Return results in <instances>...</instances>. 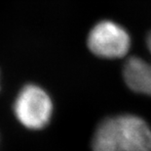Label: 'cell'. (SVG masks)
Returning a JSON list of instances; mask_svg holds the SVG:
<instances>
[{
	"mask_svg": "<svg viewBox=\"0 0 151 151\" xmlns=\"http://www.w3.org/2000/svg\"><path fill=\"white\" fill-rule=\"evenodd\" d=\"M146 44H147V48H148L149 52H150V54H151V31H150V33H149V34L147 35Z\"/></svg>",
	"mask_w": 151,
	"mask_h": 151,
	"instance_id": "obj_6",
	"label": "cell"
},
{
	"mask_svg": "<svg viewBox=\"0 0 151 151\" xmlns=\"http://www.w3.org/2000/svg\"><path fill=\"white\" fill-rule=\"evenodd\" d=\"M123 76L126 85L133 91L151 96V62L131 57L124 65Z\"/></svg>",
	"mask_w": 151,
	"mask_h": 151,
	"instance_id": "obj_4",
	"label": "cell"
},
{
	"mask_svg": "<svg viewBox=\"0 0 151 151\" xmlns=\"http://www.w3.org/2000/svg\"><path fill=\"white\" fill-rule=\"evenodd\" d=\"M13 112L16 119L27 130L38 131L50 123L53 102L49 94L39 85L28 83L16 96Z\"/></svg>",
	"mask_w": 151,
	"mask_h": 151,
	"instance_id": "obj_1",
	"label": "cell"
},
{
	"mask_svg": "<svg viewBox=\"0 0 151 151\" xmlns=\"http://www.w3.org/2000/svg\"><path fill=\"white\" fill-rule=\"evenodd\" d=\"M93 151H124L118 117L102 120L96 128L92 139Z\"/></svg>",
	"mask_w": 151,
	"mask_h": 151,
	"instance_id": "obj_5",
	"label": "cell"
},
{
	"mask_svg": "<svg viewBox=\"0 0 151 151\" xmlns=\"http://www.w3.org/2000/svg\"><path fill=\"white\" fill-rule=\"evenodd\" d=\"M88 47L95 55L101 58H122L129 52L131 38L120 25L111 21H102L90 31Z\"/></svg>",
	"mask_w": 151,
	"mask_h": 151,
	"instance_id": "obj_2",
	"label": "cell"
},
{
	"mask_svg": "<svg viewBox=\"0 0 151 151\" xmlns=\"http://www.w3.org/2000/svg\"><path fill=\"white\" fill-rule=\"evenodd\" d=\"M117 117L124 151H151V128L148 124L136 115Z\"/></svg>",
	"mask_w": 151,
	"mask_h": 151,
	"instance_id": "obj_3",
	"label": "cell"
}]
</instances>
